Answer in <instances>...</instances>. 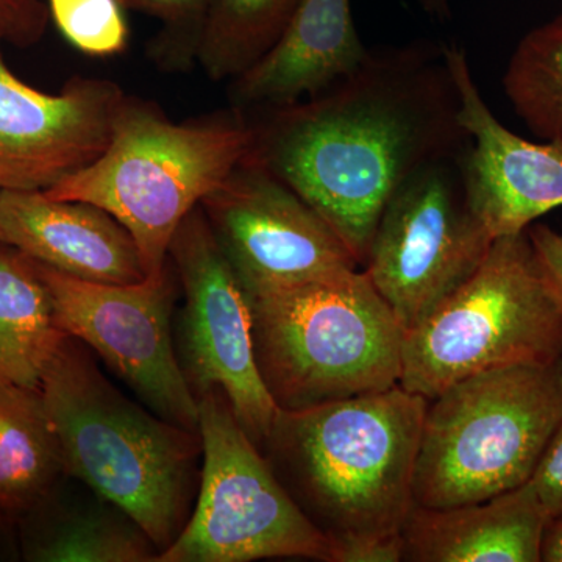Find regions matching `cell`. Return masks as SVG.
<instances>
[{"mask_svg":"<svg viewBox=\"0 0 562 562\" xmlns=\"http://www.w3.org/2000/svg\"><path fill=\"white\" fill-rule=\"evenodd\" d=\"M301 0H209L195 58L211 80L238 79L277 46Z\"/></svg>","mask_w":562,"mask_h":562,"instance_id":"21","label":"cell"},{"mask_svg":"<svg viewBox=\"0 0 562 562\" xmlns=\"http://www.w3.org/2000/svg\"><path fill=\"white\" fill-rule=\"evenodd\" d=\"M428 401L401 384L279 409L260 450L338 562L403 561L402 530Z\"/></svg>","mask_w":562,"mask_h":562,"instance_id":"2","label":"cell"},{"mask_svg":"<svg viewBox=\"0 0 562 562\" xmlns=\"http://www.w3.org/2000/svg\"><path fill=\"white\" fill-rule=\"evenodd\" d=\"M65 473L41 391L0 384V512L16 522Z\"/></svg>","mask_w":562,"mask_h":562,"instance_id":"20","label":"cell"},{"mask_svg":"<svg viewBox=\"0 0 562 562\" xmlns=\"http://www.w3.org/2000/svg\"><path fill=\"white\" fill-rule=\"evenodd\" d=\"M40 391L66 473L116 503L165 552L191 516L201 482V435L122 394L72 336L63 341Z\"/></svg>","mask_w":562,"mask_h":562,"instance_id":"3","label":"cell"},{"mask_svg":"<svg viewBox=\"0 0 562 562\" xmlns=\"http://www.w3.org/2000/svg\"><path fill=\"white\" fill-rule=\"evenodd\" d=\"M125 10L139 11L162 22L158 49L177 50V57H195L209 0H117Z\"/></svg>","mask_w":562,"mask_h":562,"instance_id":"24","label":"cell"},{"mask_svg":"<svg viewBox=\"0 0 562 562\" xmlns=\"http://www.w3.org/2000/svg\"><path fill=\"white\" fill-rule=\"evenodd\" d=\"M49 11L40 0H0V35L16 44L40 40Z\"/></svg>","mask_w":562,"mask_h":562,"instance_id":"25","label":"cell"},{"mask_svg":"<svg viewBox=\"0 0 562 562\" xmlns=\"http://www.w3.org/2000/svg\"><path fill=\"white\" fill-rule=\"evenodd\" d=\"M550 519L530 482L452 508L413 506L403 525V561L539 562Z\"/></svg>","mask_w":562,"mask_h":562,"instance_id":"17","label":"cell"},{"mask_svg":"<svg viewBox=\"0 0 562 562\" xmlns=\"http://www.w3.org/2000/svg\"><path fill=\"white\" fill-rule=\"evenodd\" d=\"M0 241L40 265L90 283L146 280L131 232L92 203L57 201L44 191H0Z\"/></svg>","mask_w":562,"mask_h":562,"instance_id":"15","label":"cell"},{"mask_svg":"<svg viewBox=\"0 0 562 562\" xmlns=\"http://www.w3.org/2000/svg\"><path fill=\"white\" fill-rule=\"evenodd\" d=\"M527 233L543 276L562 306V232L553 231L549 225L536 224L530 225Z\"/></svg>","mask_w":562,"mask_h":562,"instance_id":"27","label":"cell"},{"mask_svg":"<svg viewBox=\"0 0 562 562\" xmlns=\"http://www.w3.org/2000/svg\"><path fill=\"white\" fill-rule=\"evenodd\" d=\"M124 99L98 79L70 80L60 94L35 90L0 49V191H47L98 160Z\"/></svg>","mask_w":562,"mask_h":562,"instance_id":"13","label":"cell"},{"mask_svg":"<svg viewBox=\"0 0 562 562\" xmlns=\"http://www.w3.org/2000/svg\"><path fill=\"white\" fill-rule=\"evenodd\" d=\"M169 257L183 291L173 327L181 372L195 398L224 392L236 420L261 447L277 408L255 360L250 302L201 209L173 235Z\"/></svg>","mask_w":562,"mask_h":562,"instance_id":"10","label":"cell"},{"mask_svg":"<svg viewBox=\"0 0 562 562\" xmlns=\"http://www.w3.org/2000/svg\"><path fill=\"white\" fill-rule=\"evenodd\" d=\"M541 561L562 562V517L550 520L543 535Z\"/></svg>","mask_w":562,"mask_h":562,"instance_id":"29","label":"cell"},{"mask_svg":"<svg viewBox=\"0 0 562 562\" xmlns=\"http://www.w3.org/2000/svg\"><path fill=\"white\" fill-rule=\"evenodd\" d=\"M468 150L412 173L384 205L373 233L362 271L403 331L471 279L494 243L469 203L462 169Z\"/></svg>","mask_w":562,"mask_h":562,"instance_id":"9","label":"cell"},{"mask_svg":"<svg viewBox=\"0 0 562 562\" xmlns=\"http://www.w3.org/2000/svg\"><path fill=\"white\" fill-rule=\"evenodd\" d=\"M20 541H18L16 522L0 512V561H20Z\"/></svg>","mask_w":562,"mask_h":562,"instance_id":"28","label":"cell"},{"mask_svg":"<svg viewBox=\"0 0 562 562\" xmlns=\"http://www.w3.org/2000/svg\"><path fill=\"white\" fill-rule=\"evenodd\" d=\"M368 54L350 0H301L277 46L236 79V101L266 110L292 105L349 76Z\"/></svg>","mask_w":562,"mask_h":562,"instance_id":"16","label":"cell"},{"mask_svg":"<svg viewBox=\"0 0 562 562\" xmlns=\"http://www.w3.org/2000/svg\"><path fill=\"white\" fill-rule=\"evenodd\" d=\"M66 336L36 261L0 241V384L40 390Z\"/></svg>","mask_w":562,"mask_h":562,"instance_id":"19","label":"cell"},{"mask_svg":"<svg viewBox=\"0 0 562 562\" xmlns=\"http://www.w3.org/2000/svg\"><path fill=\"white\" fill-rule=\"evenodd\" d=\"M414 2L432 20L446 22L452 18L449 0H414Z\"/></svg>","mask_w":562,"mask_h":562,"instance_id":"30","label":"cell"},{"mask_svg":"<svg viewBox=\"0 0 562 562\" xmlns=\"http://www.w3.org/2000/svg\"><path fill=\"white\" fill-rule=\"evenodd\" d=\"M503 90L532 135L562 144V14L519 41Z\"/></svg>","mask_w":562,"mask_h":562,"instance_id":"22","label":"cell"},{"mask_svg":"<svg viewBox=\"0 0 562 562\" xmlns=\"http://www.w3.org/2000/svg\"><path fill=\"white\" fill-rule=\"evenodd\" d=\"M198 409V502L179 538L157 562H338L336 547L281 486L260 447L236 420L224 392L201 395Z\"/></svg>","mask_w":562,"mask_h":562,"instance_id":"8","label":"cell"},{"mask_svg":"<svg viewBox=\"0 0 562 562\" xmlns=\"http://www.w3.org/2000/svg\"><path fill=\"white\" fill-rule=\"evenodd\" d=\"M201 209L247 295L361 268L338 233L250 154Z\"/></svg>","mask_w":562,"mask_h":562,"instance_id":"12","label":"cell"},{"mask_svg":"<svg viewBox=\"0 0 562 562\" xmlns=\"http://www.w3.org/2000/svg\"><path fill=\"white\" fill-rule=\"evenodd\" d=\"M550 520L562 517V420L530 480Z\"/></svg>","mask_w":562,"mask_h":562,"instance_id":"26","label":"cell"},{"mask_svg":"<svg viewBox=\"0 0 562 562\" xmlns=\"http://www.w3.org/2000/svg\"><path fill=\"white\" fill-rule=\"evenodd\" d=\"M247 297L255 360L277 408L401 384L405 331L362 268Z\"/></svg>","mask_w":562,"mask_h":562,"instance_id":"5","label":"cell"},{"mask_svg":"<svg viewBox=\"0 0 562 562\" xmlns=\"http://www.w3.org/2000/svg\"><path fill=\"white\" fill-rule=\"evenodd\" d=\"M254 140L239 117L173 124L149 103L124 99L101 157L44 192L109 211L138 244L150 279L168 268L181 222L249 157Z\"/></svg>","mask_w":562,"mask_h":562,"instance_id":"4","label":"cell"},{"mask_svg":"<svg viewBox=\"0 0 562 562\" xmlns=\"http://www.w3.org/2000/svg\"><path fill=\"white\" fill-rule=\"evenodd\" d=\"M562 358V306L528 233L494 239L475 273L402 346L403 390L431 401L475 375Z\"/></svg>","mask_w":562,"mask_h":562,"instance_id":"7","label":"cell"},{"mask_svg":"<svg viewBox=\"0 0 562 562\" xmlns=\"http://www.w3.org/2000/svg\"><path fill=\"white\" fill-rule=\"evenodd\" d=\"M562 420V358L475 373L428 401L414 506L490 501L530 482Z\"/></svg>","mask_w":562,"mask_h":562,"instance_id":"6","label":"cell"},{"mask_svg":"<svg viewBox=\"0 0 562 562\" xmlns=\"http://www.w3.org/2000/svg\"><path fill=\"white\" fill-rule=\"evenodd\" d=\"M268 111L250 157L308 203L361 268L403 181L471 146L446 46L430 41L369 50L327 90Z\"/></svg>","mask_w":562,"mask_h":562,"instance_id":"1","label":"cell"},{"mask_svg":"<svg viewBox=\"0 0 562 562\" xmlns=\"http://www.w3.org/2000/svg\"><path fill=\"white\" fill-rule=\"evenodd\" d=\"M36 265L58 327L101 357L150 412L199 432L198 398L173 342L177 286L171 271L166 268L135 284H101Z\"/></svg>","mask_w":562,"mask_h":562,"instance_id":"11","label":"cell"},{"mask_svg":"<svg viewBox=\"0 0 562 562\" xmlns=\"http://www.w3.org/2000/svg\"><path fill=\"white\" fill-rule=\"evenodd\" d=\"M446 55L471 136L462 162L471 209L494 239L527 232L562 206V144L532 143L506 128L484 102L465 50L446 46Z\"/></svg>","mask_w":562,"mask_h":562,"instance_id":"14","label":"cell"},{"mask_svg":"<svg viewBox=\"0 0 562 562\" xmlns=\"http://www.w3.org/2000/svg\"><path fill=\"white\" fill-rule=\"evenodd\" d=\"M27 562H157L160 550L116 503L65 475L16 519Z\"/></svg>","mask_w":562,"mask_h":562,"instance_id":"18","label":"cell"},{"mask_svg":"<svg viewBox=\"0 0 562 562\" xmlns=\"http://www.w3.org/2000/svg\"><path fill=\"white\" fill-rule=\"evenodd\" d=\"M52 20L70 46L90 57L125 50L128 24L117 0H49Z\"/></svg>","mask_w":562,"mask_h":562,"instance_id":"23","label":"cell"}]
</instances>
